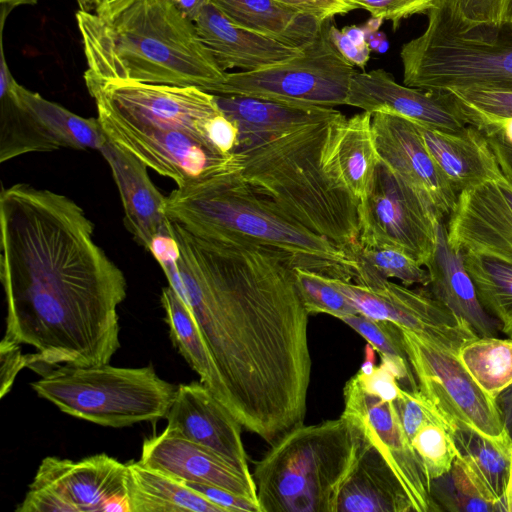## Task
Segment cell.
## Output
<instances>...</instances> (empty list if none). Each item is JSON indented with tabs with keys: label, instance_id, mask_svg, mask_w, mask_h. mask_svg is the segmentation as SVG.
I'll return each instance as SVG.
<instances>
[{
	"label": "cell",
	"instance_id": "32",
	"mask_svg": "<svg viewBox=\"0 0 512 512\" xmlns=\"http://www.w3.org/2000/svg\"><path fill=\"white\" fill-rule=\"evenodd\" d=\"M336 157L346 185L360 200L368 191L380 161L374 143L372 113L363 111L346 118L337 140Z\"/></svg>",
	"mask_w": 512,
	"mask_h": 512
},
{
	"label": "cell",
	"instance_id": "35",
	"mask_svg": "<svg viewBox=\"0 0 512 512\" xmlns=\"http://www.w3.org/2000/svg\"><path fill=\"white\" fill-rule=\"evenodd\" d=\"M431 495L451 512L498 511L499 502L478 475L456 456L450 470L431 480Z\"/></svg>",
	"mask_w": 512,
	"mask_h": 512
},
{
	"label": "cell",
	"instance_id": "38",
	"mask_svg": "<svg viewBox=\"0 0 512 512\" xmlns=\"http://www.w3.org/2000/svg\"><path fill=\"white\" fill-rule=\"evenodd\" d=\"M467 125H484L512 117V84L470 86L446 90Z\"/></svg>",
	"mask_w": 512,
	"mask_h": 512
},
{
	"label": "cell",
	"instance_id": "36",
	"mask_svg": "<svg viewBox=\"0 0 512 512\" xmlns=\"http://www.w3.org/2000/svg\"><path fill=\"white\" fill-rule=\"evenodd\" d=\"M352 258L358 264L355 280L358 284L372 278H394L406 286H428L430 281L427 269H423L413 258L397 249L371 248L360 244Z\"/></svg>",
	"mask_w": 512,
	"mask_h": 512
},
{
	"label": "cell",
	"instance_id": "52",
	"mask_svg": "<svg viewBox=\"0 0 512 512\" xmlns=\"http://www.w3.org/2000/svg\"><path fill=\"white\" fill-rule=\"evenodd\" d=\"M38 0H0L1 4V29H3L5 20L9 13L16 7L22 5H34Z\"/></svg>",
	"mask_w": 512,
	"mask_h": 512
},
{
	"label": "cell",
	"instance_id": "17",
	"mask_svg": "<svg viewBox=\"0 0 512 512\" xmlns=\"http://www.w3.org/2000/svg\"><path fill=\"white\" fill-rule=\"evenodd\" d=\"M30 485L53 490L74 512H131L128 466L105 453L78 461L45 457Z\"/></svg>",
	"mask_w": 512,
	"mask_h": 512
},
{
	"label": "cell",
	"instance_id": "19",
	"mask_svg": "<svg viewBox=\"0 0 512 512\" xmlns=\"http://www.w3.org/2000/svg\"><path fill=\"white\" fill-rule=\"evenodd\" d=\"M346 105L370 113L393 114L446 131H460L467 126L447 92L399 84L392 74L382 68L354 72Z\"/></svg>",
	"mask_w": 512,
	"mask_h": 512
},
{
	"label": "cell",
	"instance_id": "41",
	"mask_svg": "<svg viewBox=\"0 0 512 512\" xmlns=\"http://www.w3.org/2000/svg\"><path fill=\"white\" fill-rule=\"evenodd\" d=\"M448 13L465 25L499 24L512 20L511 0H438Z\"/></svg>",
	"mask_w": 512,
	"mask_h": 512
},
{
	"label": "cell",
	"instance_id": "54",
	"mask_svg": "<svg viewBox=\"0 0 512 512\" xmlns=\"http://www.w3.org/2000/svg\"><path fill=\"white\" fill-rule=\"evenodd\" d=\"M375 352H376V350L369 343H367L365 346L364 362L361 365V368L359 370L360 373L369 375L374 371V369L376 368L375 367V360H376Z\"/></svg>",
	"mask_w": 512,
	"mask_h": 512
},
{
	"label": "cell",
	"instance_id": "44",
	"mask_svg": "<svg viewBox=\"0 0 512 512\" xmlns=\"http://www.w3.org/2000/svg\"><path fill=\"white\" fill-rule=\"evenodd\" d=\"M16 512H74L72 506L56 492L46 487L29 485Z\"/></svg>",
	"mask_w": 512,
	"mask_h": 512
},
{
	"label": "cell",
	"instance_id": "11",
	"mask_svg": "<svg viewBox=\"0 0 512 512\" xmlns=\"http://www.w3.org/2000/svg\"><path fill=\"white\" fill-rule=\"evenodd\" d=\"M360 244L397 249L421 266L432 259L443 219L381 160L358 206Z\"/></svg>",
	"mask_w": 512,
	"mask_h": 512
},
{
	"label": "cell",
	"instance_id": "53",
	"mask_svg": "<svg viewBox=\"0 0 512 512\" xmlns=\"http://www.w3.org/2000/svg\"><path fill=\"white\" fill-rule=\"evenodd\" d=\"M343 32L358 46H365L368 44L366 37L367 32L363 28L356 26L345 27Z\"/></svg>",
	"mask_w": 512,
	"mask_h": 512
},
{
	"label": "cell",
	"instance_id": "43",
	"mask_svg": "<svg viewBox=\"0 0 512 512\" xmlns=\"http://www.w3.org/2000/svg\"><path fill=\"white\" fill-rule=\"evenodd\" d=\"M184 483L223 508L225 512H261L260 506L256 502L227 489L204 483Z\"/></svg>",
	"mask_w": 512,
	"mask_h": 512
},
{
	"label": "cell",
	"instance_id": "51",
	"mask_svg": "<svg viewBox=\"0 0 512 512\" xmlns=\"http://www.w3.org/2000/svg\"><path fill=\"white\" fill-rule=\"evenodd\" d=\"M133 0H101L95 13L101 17L109 18L121 11Z\"/></svg>",
	"mask_w": 512,
	"mask_h": 512
},
{
	"label": "cell",
	"instance_id": "3",
	"mask_svg": "<svg viewBox=\"0 0 512 512\" xmlns=\"http://www.w3.org/2000/svg\"><path fill=\"white\" fill-rule=\"evenodd\" d=\"M106 137L177 187L240 165L237 153L222 154L210 139L221 114L215 95L195 86L103 80L88 70Z\"/></svg>",
	"mask_w": 512,
	"mask_h": 512
},
{
	"label": "cell",
	"instance_id": "15",
	"mask_svg": "<svg viewBox=\"0 0 512 512\" xmlns=\"http://www.w3.org/2000/svg\"><path fill=\"white\" fill-rule=\"evenodd\" d=\"M343 397L341 415L382 451L415 512L442 510L431 495L430 480L404 432L394 400H384L365 391L355 376L346 382Z\"/></svg>",
	"mask_w": 512,
	"mask_h": 512
},
{
	"label": "cell",
	"instance_id": "10",
	"mask_svg": "<svg viewBox=\"0 0 512 512\" xmlns=\"http://www.w3.org/2000/svg\"><path fill=\"white\" fill-rule=\"evenodd\" d=\"M326 20L317 38L292 59L254 71L226 73L210 93L334 108L347 104L355 72L329 37Z\"/></svg>",
	"mask_w": 512,
	"mask_h": 512
},
{
	"label": "cell",
	"instance_id": "9",
	"mask_svg": "<svg viewBox=\"0 0 512 512\" xmlns=\"http://www.w3.org/2000/svg\"><path fill=\"white\" fill-rule=\"evenodd\" d=\"M30 385L60 411L101 426L126 427L165 418L177 386L152 366L140 368L54 365L36 370Z\"/></svg>",
	"mask_w": 512,
	"mask_h": 512
},
{
	"label": "cell",
	"instance_id": "21",
	"mask_svg": "<svg viewBox=\"0 0 512 512\" xmlns=\"http://www.w3.org/2000/svg\"><path fill=\"white\" fill-rule=\"evenodd\" d=\"M139 461L179 481L218 486L258 504L253 478L169 428L145 439Z\"/></svg>",
	"mask_w": 512,
	"mask_h": 512
},
{
	"label": "cell",
	"instance_id": "16",
	"mask_svg": "<svg viewBox=\"0 0 512 512\" xmlns=\"http://www.w3.org/2000/svg\"><path fill=\"white\" fill-rule=\"evenodd\" d=\"M446 226L449 246L512 264V180L501 170L458 194Z\"/></svg>",
	"mask_w": 512,
	"mask_h": 512
},
{
	"label": "cell",
	"instance_id": "57",
	"mask_svg": "<svg viewBox=\"0 0 512 512\" xmlns=\"http://www.w3.org/2000/svg\"><path fill=\"white\" fill-rule=\"evenodd\" d=\"M510 17L512 19V0H511V3H510Z\"/></svg>",
	"mask_w": 512,
	"mask_h": 512
},
{
	"label": "cell",
	"instance_id": "14",
	"mask_svg": "<svg viewBox=\"0 0 512 512\" xmlns=\"http://www.w3.org/2000/svg\"><path fill=\"white\" fill-rule=\"evenodd\" d=\"M358 313L389 321L454 353L478 337L471 326L447 306L422 289H410L385 278L363 284L330 278Z\"/></svg>",
	"mask_w": 512,
	"mask_h": 512
},
{
	"label": "cell",
	"instance_id": "4",
	"mask_svg": "<svg viewBox=\"0 0 512 512\" xmlns=\"http://www.w3.org/2000/svg\"><path fill=\"white\" fill-rule=\"evenodd\" d=\"M345 120L339 111L235 153L242 178L257 194L352 258L360 245L359 199L336 157Z\"/></svg>",
	"mask_w": 512,
	"mask_h": 512
},
{
	"label": "cell",
	"instance_id": "39",
	"mask_svg": "<svg viewBox=\"0 0 512 512\" xmlns=\"http://www.w3.org/2000/svg\"><path fill=\"white\" fill-rule=\"evenodd\" d=\"M409 441L430 480L448 472L457 456L447 420L440 413L423 422Z\"/></svg>",
	"mask_w": 512,
	"mask_h": 512
},
{
	"label": "cell",
	"instance_id": "29",
	"mask_svg": "<svg viewBox=\"0 0 512 512\" xmlns=\"http://www.w3.org/2000/svg\"><path fill=\"white\" fill-rule=\"evenodd\" d=\"M127 466L131 512H225L184 482L139 460Z\"/></svg>",
	"mask_w": 512,
	"mask_h": 512
},
{
	"label": "cell",
	"instance_id": "27",
	"mask_svg": "<svg viewBox=\"0 0 512 512\" xmlns=\"http://www.w3.org/2000/svg\"><path fill=\"white\" fill-rule=\"evenodd\" d=\"M429 273L430 293L458 317L467 322L478 336H497L500 322L480 303L462 254L447 241L446 226L439 224L438 241L432 259L425 266Z\"/></svg>",
	"mask_w": 512,
	"mask_h": 512
},
{
	"label": "cell",
	"instance_id": "25",
	"mask_svg": "<svg viewBox=\"0 0 512 512\" xmlns=\"http://www.w3.org/2000/svg\"><path fill=\"white\" fill-rule=\"evenodd\" d=\"M415 125L429 154L457 194L491 179L500 170L487 137L474 126L446 131Z\"/></svg>",
	"mask_w": 512,
	"mask_h": 512
},
{
	"label": "cell",
	"instance_id": "12",
	"mask_svg": "<svg viewBox=\"0 0 512 512\" xmlns=\"http://www.w3.org/2000/svg\"><path fill=\"white\" fill-rule=\"evenodd\" d=\"M0 162L61 148L100 150L98 118H84L12 80L0 85Z\"/></svg>",
	"mask_w": 512,
	"mask_h": 512
},
{
	"label": "cell",
	"instance_id": "24",
	"mask_svg": "<svg viewBox=\"0 0 512 512\" xmlns=\"http://www.w3.org/2000/svg\"><path fill=\"white\" fill-rule=\"evenodd\" d=\"M360 432L358 452L341 487L336 512L415 511L382 451Z\"/></svg>",
	"mask_w": 512,
	"mask_h": 512
},
{
	"label": "cell",
	"instance_id": "48",
	"mask_svg": "<svg viewBox=\"0 0 512 512\" xmlns=\"http://www.w3.org/2000/svg\"><path fill=\"white\" fill-rule=\"evenodd\" d=\"M487 139L502 172L512 180V146L495 137H487Z\"/></svg>",
	"mask_w": 512,
	"mask_h": 512
},
{
	"label": "cell",
	"instance_id": "23",
	"mask_svg": "<svg viewBox=\"0 0 512 512\" xmlns=\"http://www.w3.org/2000/svg\"><path fill=\"white\" fill-rule=\"evenodd\" d=\"M194 23L201 41L225 72L234 68L242 71L266 68L303 51L234 24L211 3Z\"/></svg>",
	"mask_w": 512,
	"mask_h": 512
},
{
	"label": "cell",
	"instance_id": "33",
	"mask_svg": "<svg viewBox=\"0 0 512 512\" xmlns=\"http://www.w3.org/2000/svg\"><path fill=\"white\" fill-rule=\"evenodd\" d=\"M461 254L480 303L512 337V264L479 253Z\"/></svg>",
	"mask_w": 512,
	"mask_h": 512
},
{
	"label": "cell",
	"instance_id": "20",
	"mask_svg": "<svg viewBox=\"0 0 512 512\" xmlns=\"http://www.w3.org/2000/svg\"><path fill=\"white\" fill-rule=\"evenodd\" d=\"M165 418L166 428L212 451L253 478L242 441V425L200 381L177 386Z\"/></svg>",
	"mask_w": 512,
	"mask_h": 512
},
{
	"label": "cell",
	"instance_id": "45",
	"mask_svg": "<svg viewBox=\"0 0 512 512\" xmlns=\"http://www.w3.org/2000/svg\"><path fill=\"white\" fill-rule=\"evenodd\" d=\"M0 362V397H4L12 388L19 371L27 367L26 355L21 353L20 345L2 339L0 343Z\"/></svg>",
	"mask_w": 512,
	"mask_h": 512
},
{
	"label": "cell",
	"instance_id": "58",
	"mask_svg": "<svg viewBox=\"0 0 512 512\" xmlns=\"http://www.w3.org/2000/svg\"><path fill=\"white\" fill-rule=\"evenodd\" d=\"M510 469H512V452H511V465H510Z\"/></svg>",
	"mask_w": 512,
	"mask_h": 512
},
{
	"label": "cell",
	"instance_id": "55",
	"mask_svg": "<svg viewBox=\"0 0 512 512\" xmlns=\"http://www.w3.org/2000/svg\"><path fill=\"white\" fill-rule=\"evenodd\" d=\"M502 512H512V469H510L509 478L501 504Z\"/></svg>",
	"mask_w": 512,
	"mask_h": 512
},
{
	"label": "cell",
	"instance_id": "8",
	"mask_svg": "<svg viewBox=\"0 0 512 512\" xmlns=\"http://www.w3.org/2000/svg\"><path fill=\"white\" fill-rule=\"evenodd\" d=\"M422 34L403 44V83L429 91L512 84V20L465 25L439 2Z\"/></svg>",
	"mask_w": 512,
	"mask_h": 512
},
{
	"label": "cell",
	"instance_id": "56",
	"mask_svg": "<svg viewBox=\"0 0 512 512\" xmlns=\"http://www.w3.org/2000/svg\"><path fill=\"white\" fill-rule=\"evenodd\" d=\"M79 10L95 13L101 0H76Z\"/></svg>",
	"mask_w": 512,
	"mask_h": 512
},
{
	"label": "cell",
	"instance_id": "18",
	"mask_svg": "<svg viewBox=\"0 0 512 512\" xmlns=\"http://www.w3.org/2000/svg\"><path fill=\"white\" fill-rule=\"evenodd\" d=\"M378 156L393 172L426 199L444 219L458 194L426 149L414 122L389 113H372Z\"/></svg>",
	"mask_w": 512,
	"mask_h": 512
},
{
	"label": "cell",
	"instance_id": "50",
	"mask_svg": "<svg viewBox=\"0 0 512 512\" xmlns=\"http://www.w3.org/2000/svg\"><path fill=\"white\" fill-rule=\"evenodd\" d=\"M187 18L193 22L210 0H170Z\"/></svg>",
	"mask_w": 512,
	"mask_h": 512
},
{
	"label": "cell",
	"instance_id": "7",
	"mask_svg": "<svg viewBox=\"0 0 512 512\" xmlns=\"http://www.w3.org/2000/svg\"><path fill=\"white\" fill-rule=\"evenodd\" d=\"M360 439L342 415L283 435L252 472L261 512H336Z\"/></svg>",
	"mask_w": 512,
	"mask_h": 512
},
{
	"label": "cell",
	"instance_id": "30",
	"mask_svg": "<svg viewBox=\"0 0 512 512\" xmlns=\"http://www.w3.org/2000/svg\"><path fill=\"white\" fill-rule=\"evenodd\" d=\"M161 304L173 345L199 375L200 382L227 408L220 374L191 311L170 285L162 289Z\"/></svg>",
	"mask_w": 512,
	"mask_h": 512
},
{
	"label": "cell",
	"instance_id": "34",
	"mask_svg": "<svg viewBox=\"0 0 512 512\" xmlns=\"http://www.w3.org/2000/svg\"><path fill=\"white\" fill-rule=\"evenodd\" d=\"M456 355L491 398L512 385V339L479 336L463 344Z\"/></svg>",
	"mask_w": 512,
	"mask_h": 512
},
{
	"label": "cell",
	"instance_id": "1",
	"mask_svg": "<svg viewBox=\"0 0 512 512\" xmlns=\"http://www.w3.org/2000/svg\"><path fill=\"white\" fill-rule=\"evenodd\" d=\"M179 296L220 374L227 409L269 445L304 424L308 317L293 263L268 247L197 235L168 219Z\"/></svg>",
	"mask_w": 512,
	"mask_h": 512
},
{
	"label": "cell",
	"instance_id": "49",
	"mask_svg": "<svg viewBox=\"0 0 512 512\" xmlns=\"http://www.w3.org/2000/svg\"><path fill=\"white\" fill-rule=\"evenodd\" d=\"M495 402L502 417L505 429L512 439V385L503 390Z\"/></svg>",
	"mask_w": 512,
	"mask_h": 512
},
{
	"label": "cell",
	"instance_id": "31",
	"mask_svg": "<svg viewBox=\"0 0 512 512\" xmlns=\"http://www.w3.org/2000/svg\"><path fill=\"white\" fill-rule=\"evenodd\" d=\"M447 429L461 458L483 481L497 498L501 511L511 465L512 439L491 438L476 430L455 422L447 421Z\"/></svg>",
	"mask_w": 512,
	"mask_h": 512
},
{
	"label": "cell",
	"instance_id": "37",
	"mask_svg": "<svg viewBox=\"0 0 512 512\" xmlns=\"http://www.w3.org/2000/svg\"><path fill=\"white\" fill-rule=\"evenodd\" d=\"M340 320L361 335L380 354L381 359L389 360L398 367L404 379L403 389L418 390L398 326L360 313L343 316Z\"/></svg>",
	"mask_w": 512,
	"mask_h": 512
},
{
	"label": "cell",
	"instance_id": "22",
	"mask_svg": "<svg viewBox=\"0 0 512 512\" xmlns=\"http://www.w3.org/2000/svg\"><path fill=\"white\" fill-rule=\"evenodd\" d=\"M107 161L124 208V223L135 240L149 251L153 240L168 230L164 196L151 181L147 166L107 139L99 150Z\"/></svg>",
	"mask_w": 512,
	"mask_h": 512
},
{
	"label": "cell",
	"instance_id": "2",
	"mask_svg": "<svg viewBox=\"0 0 512 512\" xmlns=\"http://www.w3.org/2000/svg\"><path fill=\"white\" fill-rule=\"evenodd\" d=\"M93 235L69 197L24 183L2 188L3 339L36 350L26 355L30 369L104 365L120 348L127 281Z\"/></svg>",
	"mask_w": 512,
	"mask_h": 512
},
{
	"label": "cell",
	"instance_id": "42",
	"mask_svg": "<svg viewBox=\"0 0 512 512\" xmlns=\"http://www.w3.org/2000/svg\"><path fill=\"white\" fill-rule=\"evenodd\" d=\"M370 13L372 18L391 21L396 30L400 23L416 14H428L438 0H349Z\"/></svg>",
	"mask_w": 512,
	"mask_h": 512
},
{
	"label": "cell",
	"instance_id": "40",
	"mask_svg": "<svg viewBox=\"0 0 512 512\" xmlns=\"http://www.w3.org/2000/svg\"><path fill=\"white\" fill-rule=\"evenodd\" d=\"M296 284L309 314H328L338 319L358 313L357 309L330 281V277L308 269L294 268Z\"/></svg>",
	"mask_w": 512,
	"mask_h": 512
},
{
	"label": "cell",
	"instance_id": "26",
	"mask_svg": "<svg viewBox=\"0 0 512 512\" xmlns=\"http://www.w3.org/2000/svg\"><path fill=\"white\" fill-rule=\"evenodd\" d=\"M214 95L221 112L239 129L235 152L339 112L334 108L295 105L241 95Z\"/></svg>",
	"mask_w": 512,
	"mask_h": 512
},
{
	"label": "cell",
	"instance_id": "6",
	"mask_svg": "<svg viewBox=\"0 0 512 512\" xmlns=\"http://www.w3.org/2000/svg\"><path fill=\"white\" fill-rule=\"evenodd\" d=\"M240 170L241 165L177 187L166 196L167 218L203 237L268 247L295 268L356 280L353 258L257 194Z\"/></svg>",
	"mask_w": 512,
	"mask_h": 512
},
{
	"label": "cell",
	"instance_id": "47",
	"mask_svg": "<svg viewBox=\"0 0 512 512\" xmlns=\"http://www.w3.org/2000/svg\"><path fill=\"white\" fill-rule=\"evenodd\" d=\"M329 37L341 55L353 66L364 68L370 58L371 48L356 45L344 32L334 24L329 25Z\"/></svg>",
	"mask_w": 512,
	"mask_h": 512
},
{
	"label": "cell",
	"instance_id": "13",
	"mask_svg": "<svg viewBox=\"0 0 512 512\" xmlns=\"http://www.w3.org/2000/svg\"><path fill=\"white\" fill-rule=\"evenodd\" d=\"M400 329L419 391L447 421L466 425L491 438L509 435L495 399L475 382L456 353Z\"/></svg>",
	"mask_w": 512,
	"mask_h": 512
},
{
	"label": "cell",
	"instance_id": "5",
	"mask_svg": "<svg viewBox=\"0 0 512 512\" xmlns=\"http://www.w3.org/2000/svg\"><path fill=\"white\" fill-rule=\"evenodd\" d=\"M76 21L87 70L100 79L210 92L226 76L170 0H133L109 18L78 10Z\"/></svg>",
	"mask_w": 512,
	"mask_h": 512
},
{
	"label": "cell",
	"instance_id": "46",
	"mask_svg": "<svg viewBox=\"0 0 512 512\" xmlns=\"http://www.w3.org/2000/svg\"><path fill=\"white\" fill-rule=\"evenodd\" d=\"M291 7L308 13L321 21L331 20L336 15L349 13L358 6L349 0H279Z\"/></svg>",
	"mask_w": 512,
	"mask_h": 512
},
{
	"label": "cell",
	"instance_id": "28",
	"mask_svg": "<svg viewBox=\"0 0 512 512\" xmlns=\"http://www.w3.org/2000/svg\"><path fill=\"white\" fill-rule=\"evenodd\" d=\"M234 24L293 48L304 49L325 21L279 0H210Z\"/></svg>",
	"mask_w": 512,
	"mask_h": 512
}]
</instances>
